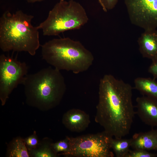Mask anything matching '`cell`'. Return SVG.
<instances>
[{
	"label": "cell",
	"mask_w": 157,
	"mask_h": 157,
	"mask_svg": "<svg viewBox=\"0 0 157 157\" xmlns=\"http://www.w3.org/2000/svg\"><path fill=\"white\" fill-rule=\"evenodd\" d=\"M95 122L115 138L128 135L136 112L132 102V88L110 74L100 80Z\"/></svg>",
	"instance_id": "6da1fadb"
},
{
	"label": "cell",
	"mask_w": 157,
	"mask_h": 157,
	"mask_svg": "<svg viewBox=\"0 0 157 157\" xmlns=\"http://www.w3.org/2000/svg\"><path fill=\"white\" fill-rule=\"evenodd\" d=\"M33 18L21 10L3 13L0 18V48L3 51L35 55L40 44L39 29L32 24Z\"/></svg>",
	"instance_id": "7a4b0ae2"
},
{
	"label": "cell",
	"mask_w": 157,
	"mask_h": 157,
	"mask_svg": "<svg viewBox=\"0 0 157 157\" xmlns=\"http://www.w3.org/2000/svg\"><path fill=\"white\" fill-rule=\"evenodd\" d=\"M42 59L59 70L78 74L88 70L94 57L79 41L67 37L50 40L42 46Z\"/></svg>",
	"instance_id": "3957f363"
},
{
	"label": "cell",
	"mask_w": 157,
	"mask_h": 157,
	"mask_svg": "<svg viewBox=\"0 0 157 157\" xmlns=\"http://www.w3.org/2000/svg\"><path fill=\"white\" fill-rule=\"evenodd\" d=\"M22 84L29 104L47 108L60 103L66 89L64 78L60 71L51 67L27 74Z\"/></svg>",
	"instance_id": "277c9868"
},
{
	"label": "cell",
	"mask_w": 157,
	"mask_h": 157,
	"mask_svg": "<svg viewBox=\"0 0 157 157\" xmlns=\"http://www.w3.org/2000/svg\"><path fill=\"white\" fill-rule=\"evenodd\" d=\"M88 19L85 9L79 3L74 0H60L37 27L44 35L56 36L66 31L80 29Z\"/></svg>",
	"instance_id": "5b68a950"
},
{
	"label": "cell",
	"mask_w": 157,
	"mask_h": 157,
	"mask_svg": "<svg viewBox=\"0 0 157 157\" xmlns=\"http://www.w3.org/2000/svg\"><path fill=\"white\" fill-rule=\"evenodd\" d=\"M113 137L105 131L75 137H69V149L65 156L76 157H113L111 150Z\"/></svg>",
	"instance_id": "8992f818"
},
{
	"label": "cell",
	"mask_w": 157,
	"mask_h": 157,
	"mask_svg": "<svg viewBox=\"0 0 157 157\" xmlns=\"http://www.w3.org/2000/svg\"><path fill=\"white\" fill-rule=\"evenodd\" d=\"M28 67L17 58L2 54L0 56V99L4 105L13 90L22 84Z\"/></svg>",
	"instance_id": "52a82bcc"
},
{
	"label": "cell",
	"mask_w": 157,
	"mask_h": 157,
	"mask_svg": "<svg viewBox=\"0 0 157 157\" xmlns=\"http://www.w3.org/2000/svg\"><path fill=\"white\" fill-rule=\"evenodd\" d=\"M129 19L144 30L157 28V0H124Z\"/></svg>",
	"instance_id": "ba28073f"
},
{
	"label": "cell",
	"mask_w": 157,
	"mask_h": 157,
	"mask_svg": "<svg viewBox=\"0 0 157 157\" xmlns=\"http://www.w3.org/2000/svg\"><path fill=\"white\" fill-rule=\"evenodd\" d=\"M138 117L144 123L152 127H157V100L142 95L136 99Z\"/></svg>",
	"instance_id": "9c48e42d"
},
{
	"label": "cell",
	"mask_w": 157,
	"mask_h": 157,
	"mask_svg": "<svg viewBox=\"0 0 157 157\" xmlns=\"http://www.w3.org/2000/svg\"><path fill=\"white\" fill-rule=\"evenodd\" d=\"M62 122L71 131L80 132L85 130L90 123L89 115L79 109L73 108L63 115Z\"/></svg>",
	"instance_id": "30bf717a"
},
{
	"label": "cell",
	"mask_w": 157,
	"mask_h": 157,
	"mask_svg": "<svg viewBox=\"0 0 157 157\" xmlns=\"http://www.w3.org/2000/svg\"><path fill=\"white\" fill-rule=\"evenodd\" d=\"M139 51L144 58L152 60L157 57V30H144L137 41Z\"/></svg>",
	"instance_id": "8fae6325"
},
{
	"label": "cell",
	"mask_w": 157,
	"mask_h": 157,
	"mask_svg": "<svg viewBox=\"0 0 157 157\" xmlns=\"http://www.w3.org/2000/svg\"><path fill=\"white\" fill-rule=\"evenodd\" d=\"M131 139V147L133 149L157 150V128L135 133Z\"/></svg>",
	"instance_id": "7c38bea8"
},
{
	"label": "cell",
	"mask_w": 157,
	"mask_h": 157,
	"mask_svg": "<svg viewBox=\"0 0 157 157\" xmlns=\"http://www.w3.org/2000/svg\"><path fill=\"white\" fill-rule=\"evenodd\" d=\"M134 82L135 88L143 95L157 100V82L154 78L138 77Z\"/></svg>",
	"instance_id": "4fadbf2b"
},
{
	"label": "cell",
	"mask_w": 157,
	"mask_h": 157,
	"mask_svg": "<svg viewBox=\"0 0 157 157\" xmlns=\"http://www.w3.org/2000/svg\"><path fill=\"white\" fill-rule=\"evenodd\" d=\"M131 139H112L111 147L117 157H126L131 147Z\"/></svg>",
	"instance_id": "5bb4252c"
},
{
	"label": "cell",
	"mask_w": 157,
	"mask_h": 157,
	"mask_svg": "<svg viewBox=\"0 0 157 157\" xmlns=\"http://www.w3.org/2000/svg\"><path fill=\"white\" fill-rule=\"evenodd\" d=\"M24 139L17 138L11 144L8 150L10 157H28L30 155Z\"/></svg>",
	"instance_id": "9a60e30c"
},
{
	"label": "cell",
	"mask_w": 157,
	"mask_h": 157,
	"mask_svg": "<svg viewBox=\"0 0 157 157\" xmlns=\"http://www.w3.org/2000/svg\"><path fill=\"white\" fill-rule=\"evenodd\" d=\"M40 144L36 148L28 150L30 156L35 157H55L57 155L53 151L50 144Z\"/></svg>",
	"instance_id": "2e32d148"
},
{
	"label": "cell",
	"mask_w": 157,
	"mask_h": 157,
	"mask_svg": "<svg viewBox=\"0 0 157 157\" xmlns=\"http://www.w3.org/2000/svg\"><path fill=\"white\" fill-rule=\"evenodd\" d=\"M51 147L54 153L57 154L61 153V154L65 156L69 151V137L55 143L51 144Z\"/></svg>",
	"instance_id": "e0dca14e"
},
{
	"label": "cell",
	"mask_w": 157,
	"mask_h": 157,
	"mask_svg": "<svg viewBox=\"0 0 157 157\" xmlns=\"http://www.w3.org/2000/svg\"><path fill=\"white\" fill-rule=\"evenodd\" d=\"M157 154L152 153L147 150L136 149L130 150L126 157H155Z\"/></svg>",
	"instance_id": "ac0fdd59"
},
{
	"label": "cell",
	"mask_w": 157,
	"mask_h": 157,
	"mask_svg": "<svg viewBox=\"0 0 157 157\" xmlns=\"http://www.w3.org/2000/svg\"><path fill=\"white\" fill-rule=\"evenodd\" d=\"M24 140L28 150L36 148L40 144L35 133L24 139Z\"/></svg>",
	"instance_id": "d6986e66"
},
{
	"label": "cell",
	"mask_w": 157,
	"mask_h": 157,
	"mask_svg": "<svg viewBox=\"0 0 157 157\" xmlns=\"http://www.w3.org/2000/svg\"><path fill=\"white\" fill-rule=\"evenodd\" d=\"M104 11L107 12L113 9L118 0H97Z\"/></svg>",
	"instance_id": "ffe728a7"
},
{
	"label": "cell",
	"mask_w": 157,
	"mask_h": 157,
	"mask_svg": "<svg viewBox=\"0 0 157 157\" xmlns=\"http://www.w3.org/2000/svg\"><path fill=\"white\" fill-rule=\"evenodd\" d=\"M152 63L149 67L148 72L154 79L157 78V57L151 60Z\"/></svg>",
	"instance_id": "44dd1931"
},
{
	"label": "cell",
	"mask_w": 157,
	"mask_h": 157,
	"mask_svg": "<svg viewBox=\"0 0 157 157\" xmlns=\"http://www.w3.org/2000/svg\"><path fill=\"white\" fill-rule=\"evenodd\" d=\"M27 2L29 3H35L37 2H40L43 1L44 0H26Z\"/></svg>",
	"instance_id": "7402d4cb"
}]
</instances>
